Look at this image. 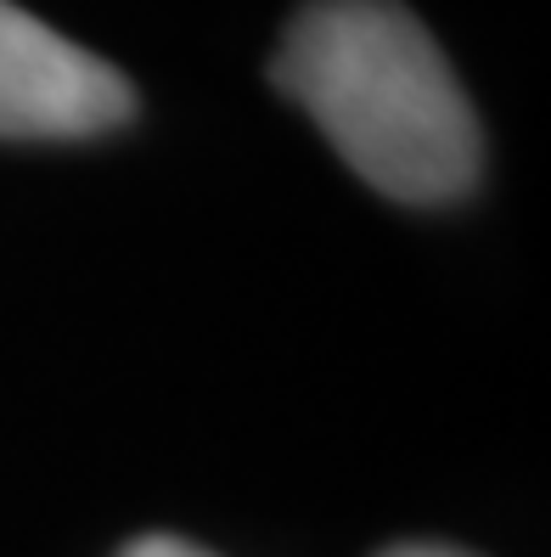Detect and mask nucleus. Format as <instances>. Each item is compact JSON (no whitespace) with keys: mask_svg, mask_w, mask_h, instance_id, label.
I'll use <instances>...</instances> for the list:
<instances>
[{"mask_svg":"<svg viewBox=\"0 0 551 557\" xmlns=\"http://www.w3.org/2000/svg\"><path fill=\"white\" fill-rule=\"evenodd\" d=\"M383 557H467L456 546H434V541H411V546H388Z\"/></svg>","mask_w":551,"mask_h":557,"instance_id":"4","label":"nucleus"},{"mask_svg":"<svg viewBox=\"0 0 551 557\" xmlns=\"http://www.w3.org/2000/svg\"><path fill=\"white\" fill-rule=\"evenodd\" d=\"M118 557H209V552L191 546V541H180V535H147V541H136V546H124Z\"/></svg>","mask_w":551,"mask_h":557,"instance_id":"3","label":"nucleus"},{"mask_svg":"<svg viewBox=\"0 0 551 557\" xmlns=\"http://www.w3.org/2000/svg\"><path fill=\"white\" fill-rule=\"evenodd\" d=\"M136 119V85L113 62L0 0V141H96Z\"/></svg>","mask_w":551,"mask_h":557,"instance_id":"2","label":"nucleus"},{"mask_svg":"<svg viewBox=\"0 0 551 557\" xmlns=\"http://www.w3.org/2000/svg\"><path fill=\"white\" fill-rule=\"evenodd\" d=\"M271 79L383 198L439 209L478 186V113L400 0H304L281 28Z\"/></svg>","mask_w":551,"mask_h":557,"instance_id":"1","label":"nucleus"}]
</instances>
